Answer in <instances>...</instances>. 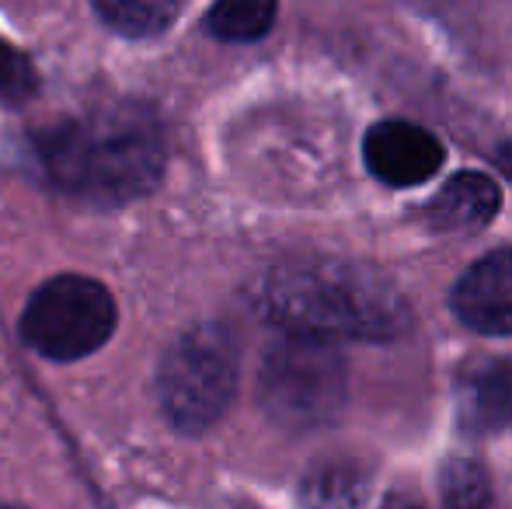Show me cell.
<instances>
[{
    "label": "cell",
    "mask_w": 512,
    "mask_h": 509,
    "mask_svg": "<svg viewBox=\"0 0 512 509\" xmlns=\"http://www.w3.org/2000/svg\"><path fill=\"white\" fill-rule=\"evenodd\" d=\"M439 496L446 506H488L492 503V485L488 475L478 461H467V457H450L439 471Z\"/></svg>",
    "instance_id": "4fadbf2b"
},
{
    "label": "cell",
    "mask_w": 512,
    "mask_h": 509,
    "mask_svg": "<svg viewBox=\"0 0 512 509\" xmlns=\"http://www.w3.org/2000/svg\"><path fill=\"white\" fill-rule=\"evenodd\" d=\"M115 332V300L98 279L56 276L32 293L21 339L39 356L74 363L98 353Z\"/></svg>",
    "instance_id": "5b68a950"
},
{
    "label": "cell",
    "mask_w": 512,
    "mask_h": 509,
    "mask_svg": "<svg viewBox=\"0 0 512 509\" xmlns=\"http://www.w3.org/2000/svg\"><path fill=\"white\" fill-rule=\"evenodd\" d=\"M39 161L70 196L122 206L161 182L164 136L143 105L115 102L46 129Z\"/></svg>",
    "instance_id": "7a4b0ae2"
},
{
    "label": "cell",
    "mask_w": 512,
    "mask_h": 509,
    "mask_svg": "<svg viewBox=\"0 0 512 509\" xmlns=\"http://www.w3.org/2000/svg\"><path fill=\"white\" fill-rule=\"evenodd\" d=\"M258 307L283 332L324 339H398L411 311L380 269L342 258L283 262L258 286Z\"/></svg>",
    "instance_id": "6da1fadb"
},
{
    "label": "cell",
    "mask_w": 512,
    "mask_h": 509,
    "mask_svg": "<svg viewBox=\"0 0 512 509\" xmlns=\"http://www.w3.org/2000/svg\"><path fill=\"white\" fill-rule=\"evenodd\" d=\"M262 405L279 426L317 429L345 408L349 370L335 339L283 332L262 360Z\"/></svg>",
    "instance_id": "3957f363"
},
{
    "label": "cell",
    "mask_w": 512,
    "mask_h": 509,
    "mask_svg": "<svg viewBox=\"0 0 512 509\" xmlns=\"http://www.w3.org/2000/svg\"><path fill=\"white\" fill-rule=\"evenodd\" d=\"M237 391V346L216 321H203L168 346L157 370V398L168 422L203 433L227 412Z\"/></svg>",
    "instance_id": "277c9868"
},
{
    "label": "cell",
    "mask_w": 512,
    "mask_h": 509,
    "mask_svg": "<svg viewBox=\"0 0 512 509\" xmlns=\"http://www.w3.org/2000/svg\"><path fill=\"white\" fill-rule=\"evenodd\" d=\"M443 143L408 119H384L363 140V161L377 182L391 189L422 185L443 168Z\"/></svg>",
    "instance_id": "8992f818"
},
{
    "label": "cell",
    "mask_w": 512,
    "mask_h": 509,
    "mask_svg": "<svg viewBox=\"0 0 512 509\" xmlns=\"http://www.w3.org/2000/svg\"><path fill=\"white\" fill-rule=\"evenodd\" d=\"M98 18L129 39L161 35L175 21L178 0H91Z\"/></svg>",
    "instance_id": "8fae6325"
},
{
    "label": "cell",
    "mask_w": 512,
    "mask_h": 509,
    "mask_svg": "<svg viewBox=\"0 0 512 509\" xmlns=\"http://www.w3.org/2000/svg\"><path fill=\"white\" fill-rule=\"evenodd\" d=\"M499 185L481 171L453 175L425 206V217L436 231H481L499 217Z\"/></svg>",
    "instance_id": "9c48e42d"
},
{
    "label": "cell",
    "mask_w": 512,
    "mask_h": 509,
    "mask_svg": "<svg viewBox=\"0 0 512 509\" xmlns=\"http://www.w3.org/2000/svg\"><path fill=\"white\" fill-rule=\"evenodd\" d=\"M300 499L307 506H363L370 499V482L352 464H324L304 482Z\"/></svg>",
    "instance_id": "7c38bea8"
},
{
    "label": "cell",
    "mask_w": 512,
    "mask_h": 509,
    "mask_svg": "<svg viewBox=\"0 0 512 509\" xmlns=\"http://www.w3.org/2000/svg\"><path fill=\"white\" fill-rule=\"evenodd\" d=\"M39 88V74L35 63L28 60L21 49H14L11 42L0 39V98L7 102H25Z\"/></svg>",
    "instance_id": "5bb4252c"
},
{
    "label": "cell",
    "mask_w": 512,
    "mask_h": 509,
    "mask_svg": "<svg viewBox=\"0 0 512 509\" xmlns=\"http://www.w3.org/2000/svg\"><path fill=\"white\" fill-rule=\"evenodd\" d=\"M502 164H506V168L512 171V157H509V154H502Z\"/></svg>",
    "instance_id": "9a60e30c"
},
{
    "label": "cell",
    "mask_w": 512,
    "mask_h": 509,
    "mask_svg": "<svg viewBox=\"0 0 512 509\" xmlns=\"http://www.w3.org/2000/svg\"><path fill=\"white\" fill-rule=\"evenodd\" d=\"M279 0H216L206 25L223 42H255L276 25Z\"/></svg>",
    "instance_id": "30bf717a"
},
{
    "label": "cell",
    "mask_w": 512,
    "mask_h": 509,
    "mask_svg": "<svg viewBox=\"0 0 512 509\" xmlns=\"http://www.w3.org/2000/svg\"><path fill=\"white\" fill-rule=\"evenodd\" d=\"M450 307L471 332L506 339L512 335V248L488 252L457 279Z\"/></svg>",
    "instance_id": "52a82bcc"
},
{
    "label": "cell",
    "mask_w": 512,
    "mask_h": 509,
    "mask_svg": "<svg viewBox=\"0 0 512 509\" xmlns=\"http://www.w3.org/2000/svg\"><path fill=\"white\" fill-rule=\"evenodd\" d=\"M457 422L464 433L488 436L512 426V360L474 356L457 374Z\"/></svg>",
    "instance_id": "ba28073f"
}]
</instances>
